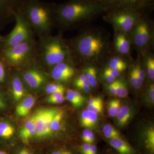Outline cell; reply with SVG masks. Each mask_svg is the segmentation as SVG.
<instances>
[{
  "mask_svg": "<svg viewBox=\"0 0 154 154\" xmlns=\"http://www.w3.org/2000/svg\"><path fill=\"white\" fill-rule=\"evenodd\" d=\"M0 154H8L4 151L0 149Z\"/></svg>",
  "mask_w": 154,
  "mask_h": 154,
  "instance_id": "obj_51",
  "label": "cell"
},
{
  "mask_svg": "<svg viewBox=\"0 0 154 154\" xmlns=\"http://www.w3.org/2000/svg\"><path fill=\"white\" fill-rule=\"evenodd\" d=\"M63 96H64V93H63V92H56V93H53V94H50V96L48 98L47 100L56 99V98H60V97Z\"/></svg>",
  "mask_w": 154,
  "mask_h": 154,
  "instance_id": "obj_44",
  "label": "cell"
},
{
  "mask_svg": "<svg viewBox=\"0 0 154 154\" xmlns=\"http://www.w3.org/2000/svg\"><path fill=\"white\" fill-rule=\"evenodd\" d=\"M109 67L120 72L127 68V63L121 58L114 57L109 61Z\"/></svg>",
  "mask_w": 154,
  "mask_h": 154,
  "instance_id": "obj_22",
  "label": "cell"
},
{
  "mask_svg": "<svg viewBox=\"0 0 154 154\" xmlns=\"http://www.w3.org/2000/svg\"><path fill=\"white\" fill-rule=\"evenodd\" d=\"M149 95L150 99L152 102L154 101V84H152L149 87Z\"/></svg>",
  "mask_w": 154,
  "mask_h": 154,
  "instance_id": "obj_46",
  "label": "cell"
},
{
  "mask_svg": "<svg viewBox=\"0 0 154 154\" xmlns=\"http://www.w3.org/2000/svg\"><path fill=\"white\" fill-rule=\"evenodd\" d=\"M130 116L131 111L129 107L125 105L121 106L118 114L116 116L119 125L121 126L125 125Z\"/></svg>",
  "mask_w": 154,
  "mask_h": 154,
  "instance_id": "obj_20",
  "label": "cell"
},
{
  "mask_svg": "<svg viewBox=\"0 0 154 154\" xmlns=\"http://www.w3.org/2000/svg\"><path fill=\"white\" fill-rule=\"evenodd\" d=\"M84 72L91 87H96L98 83L97 71L96 69L94 66H89L84 69Z\"/></svg>",
  "mask_w": 154,
  "mask_h": 154,
  "instance_id": "obj_21",
  "label": "cell"
},
{
  "mask_svg": "<svg viewBox=\"0 0 154 154\" xmlns=\"http://www.w3.org/2000/svg\"><path fill=\"white\" fill-rule=\"evenodd\" d=\"M74 83V84H82L90 86L88 79H87L86 75L84 73L80 75L79 76L77 77L76 79H75Z\"/></svg>",
  "mask_w": 154,
  "mask_h": 154,
  "instance_id": "obj_34",
  "label": "cell"
},
{
  "mask_svg": "<svg viewBox=\"0 0 154 154\" xmlns=\"http://www.w3.org/2000/svg\"><path fill=\"white\" fill-rule=\"evenodd\" d=\"M12 92L14 99L19 101L23 98L25 95V90L22 80L19 77L15 76L12 82Z\"/></svg>",
  "mask_w": 154,
  "mask_h": 154,
  "instance_id": "obj_18",
  "label": "cell"
},
{
  "mask_svg": "<svg viewBox=\"0 0 154 154\" xmlns=\"http://www.w3.org/2000/svg\"><path fill=\"white\" fill-rule=\"evenodd\" d=\"M91 144L85 143L81 146V151L83 154H87L90 153Z\"/></svg>",
  "mask_w": 154,
  "mask_h": 154,
  "instance_id": "obj_42",
  "label": "cell"
},
{
  "mask_svg": "<svg viewBox=\"0 0 154 154\" xmlns=\"http://www.w3.org/2000/svg\"><path fill=\"white\" fill-rule=\"evenodd\" d=\"M106 6L108 10L128 7L142 10L149 3L148 0H92ZM108 10V11H109Z\"/></svg>",
  "mask_w": 154,
  "mask_h": 154,
  "instance_id": "obj_10",
  "label": "cell"
},
{
  "mask_svg": "<svg viewBox=\"0 0 154 154\" xmlns=\"http://www.w3.org/2000/svg\"><path fill=\"white\" fill-rule=\"evenodd\" d=\"M121 107L120 100L117 99L111 100L108 105V113L109 116L112 117L116 116Z\"/></svg>",
  "mask_w": 154,
  "mask_h": 154,
  "instance_id": "obj_23",
  "label": "cell"
},
{
  "mask_svg": "<svg viewBox=\"0 0 154 154\" xmlns=\"http://www.w3.org/2000/svg\"><path fill=\"white\" fill-rule=\"evenodd\" d=\"M96 152H97V147L96 146L91 144L90 153H96Z\"/></svg>",
  "mask_w": 154,
  "mask_h": 154,
  "instance_id": "obj_49",
  "label": "cell"
},
{
  "mask_svg": "<svg viewBox=\"0 0 154 154\" xmlns=\"http://www.w3.org/2000/svg\"><path fill=\"white\" fill-rule=\"evenodd\" d=\"M146 147L153 153L154 152V128H150L146 132Z\"/></svg>",
  "mask_w": 154,
  "mask_h": 154,
  "instance_id": "obj_27",
  "label": "cell"
},
{
  "mask_svg": "<svg viewBox=\"0 0 154 154\" xmlns=\"http://www.w3.org/2000/svg\"><path fill=\"white\" fill-rule=\"evenodd\" d=\"M5 71L4 64L0 61V82H3L5 79Z\"/></svg>",
  "mask_w": 154,
  "mask_h": 154,
  "instance_id": "obj_40",
  "label": "cell"
},
{
  "mask_svg": "<svg viewBox=\"0 0 154 154\" xmlns=\"http://www.w3.org/2000/svg\"><path fill=\"white\" fill-rule=\"evenodd\" d=\"M18 154H32L28 150L25 149H23L19 151Z\"/></svg>",
  "mask_w": 154,
  "mask_h": 154,
  "instance_id": "obj_50",
  "label": "cell"
},
{
  "mask_svg": "<svg viewBox=\"0 0 154 154\" xmlns=\"http://www.w3.org/2000/svg\"><path fill=\"white\" fill-rule=\"evenodd\" d=\"M147 72L149 78L152 80L154 79V59L152 56H149L146 60Z\"/></svg>",
  "mask_w": 154,
  "mask_h": 154,
  "instance_id": "obj_30",
  "label": "cell"
},
{
  "mask_svg": "<svg viewBox=\"0 0 154 154\" xmlns=\"http://www.w3.org/2000/svg\"><path fill=\"white\" fill-rule=\"evenodd\" d=\"M130 81L133 87L135 89H139L142 85L140 82L134 67L132 68L130 73Z\"/></svg>",
  "mask_w": 154,
  "mask_h": 154,
  "instance_id": "obj_29",
  "label": "cell"
},
{
  "mask_svg": "<svg viewBox=\"0 0 154 154\" xmlns=\"http://www.w3.org/2000/svg\"><path fill=\"white\" fill-rule=\"evenodd\" d=\"M128 92L126 84L123 80H116V95L119 98H125L127 96Z\"/></svg>",
  "mask_w": 154,
  "mask_h": 154,
  "instance_id": "obj_26",
  "label": "cell"
},
{
  "mask_svg": "<svg viewBox=\"0 0 154 154\" xmlns=\"http://www.w3.org/2000/svg\"><path fill=\"white\" fill-rule=\"evenodd\" d=\"M147 23L145 20L141 19L132 30L133 41L140 49L147 46L150 40V30Z\"/></svg>",
  "mask_w": 154,
  "mask_h": 154,
  "instance_id": "obj_9",
  "label": "cell"
},
{
  "mask_svg": "<svg viewBox=\"0 0 154 154\" xmlns=\"http://www.w3.org/2000/svg\"><path fill=\"white\" fill-rule=\"evenodd\" d=\"M92 131L90 130L87 129L83 131L82 135V139L84 142L88 143L89 138Z\"/></svg>",
  "mask_w": 154,
  "mask_h": 154,
  "instance_id": "obj_35",
  "label": "cell"
},
{
  "mask_svg": "<svg viewBox=\"0 0 154 154\" xmlns=\"http://www.w3.org/2000/svg\"><path fill=\"white\" fill-rule=\"evenodd\" d=\"M36 131L33 116L25 122L19 132V135L24 143H28L31 137L36 135Z\"/></svg>",
  "mask_w": 154,
  "mask_h": 154,
  "instance_id": "obj_13",
  "label": "cell"
},
{
  "mask_svg": "<svg viewBox=\"0 0 154 154\" xmlns=\"http://www.w3.org/2000/svg\"><path fill=\"white\" fill-rule=\"evenodd\" d=\"M104 72L107 73L109 74L115 78H116L117 77L119 76V74H120V72H119L113 69L110 68L109 67L105 69Z\"/></svg>",
  "mask_w": 154,
  "mask_h": 154,
  "instance_id": "obj_37",
  "label": "cell"
},
{
  "mask_svg": "<svg viewBox=\"0 0 154 154\" xmlns=\"http://www.w3.org/2000/svg\"><path fill=\"white\" fill-rule=\"evenodd\" d=\"M115 48L122 55H128L130 51V42L125 33L119 32L115 38Z\"/></svg>",
  "mask_w": 154,
  "mask_h": 154,
  "instance_id": "obj_14",
  "label": "cell"
},
{
  "mask_svg": "<svg viewBox=\"0 0 154 154\" xmlns=\"http://www.w3.org/2000/svg\"><path fill=\"white\" fill-rule=\"evenodd\" d=\"M103 104L102 100L100 97H94L89 99L88 105H97Z\"/></svg>",
  "mask_w": 154,
  "mask_h": 154,
  "instance_id": "obj_36",
  "label": "cell"
},
{
  "mask_svg": "<svg viewBox=\"0 0 154 154\" xmlns=\"http://www.w3.org/2000/svg\"><path fill=\"white\" fill-rule=\"evenodd\" d=\"M72 93L74 96L75 97L76 99L79 101V102L80 104H81L82 105L83 104H84V102H85V99H84V97H83L82 95L81 94H80L79 92L73 91V90H72Z\"/></svg>",
  "mask_w": 154,
  "mask_h": 154,
  "instance_id": "obj_38",
  "label": "cell"
},
{
  "mask_svg": "<svg viewBox=\"0 0 154 154\" xmlns=\"http://www.w3.org/2000/svg\"><path fill=\"white\" fill-rule=\"evenodd\" d=\"M54 108L38 109L33 115L36 127V137L41 138L47 137L52 131L50 125L53 118L57 111Z\"/></svg>",
  "mask_w": 154,
  "mask_h": 154,
  "instance_id": "obj_8",
  "label": "cell"
},
{
  "mask_svg": "<svg viewBox=\"0 0 154 154\" xmlns=\"http://www.w3.org/2000/svg\"><path fill=\"white\" fill-rule=\"evenodd\" d=\"M35 99L32 95H29L22 100L17 105L16 109V113L19 117L27 116L35 104Z\"/></svg>",
  "mask_w": 154,
  "mask_h": 154,
  "instance_id": "obj_15",
  "label": "cell"
},
{
  "mask_svg": "<svg viewBox=\"0 0 154 154\" xmlns=\"http://www.w3.org/2000/svg\"><path fill=\"white\" fill-rule=\"evenodd\" d=\"M47 94H51L56 92H63L64 93L65 88L60 83H49L45 88Z\"/></svg>",
  "mask_w": 154,
  "mask_h": 154,
  "instance_id": "obj_28",
  "label": "cell"
},
{
  "mask_svg": "<svg viewBox=\"0 0 154 154\" xmlns=\"http://www.w3.org/2000/svg\"><path fill=\"white\" fill-rule=\"evenodd\" d=\"M141 10L128 8H116L107 11L106 18L119 32H130L141 20Z\"/></svg>",
  "mask_w": 154,
  "mask_h": 154,
  "instance_id": "obj_5",
  "label": "cell"
},
{
  "mask_svg": "<svg viewBox=\"0 0 154 154\" xmlns=\"http://www.w3.org/2000/svg\"><path fill=\"white\" fill-rule=\"evenodd\" d=\"M87 154H96V153H89Z\"/></svg>",
  "mask_w": 154,
  "mask_h": 154,
  "instance_id": "obj_53",
  "label": "cell"
},
{
  "mask_svg": "<svg viewBox=\"0 0 154 154\" xmlns=\"http://www.w3.org/2000/svg\"><path fill=\"white\" fill-rule=\"evenodd\" d=\"M148 1L149 3L151 2H152L153 0H148Z\"/></svg>",
  "mask_w": 154,
  "mask_h": 154,
  "instance_id": "obj_52",
  "label": "cell"
},
{
  "mask_svg": "<svg viewBox=\"0 0 154 154\" xmlns=\"http://www.w3.org/2000/svg\"><path fill=\"white\" fill-rule=\"evenodd\" d=\"M98 114L89 110L83 111L81 115V124L88 128L94 127L98 120Z\"/></svg>",
  "mask_w": 154,
  "mask_h": 154,
  "instance_id": "obj_17",
  "label": "cell"
},
{
  "mask_svg": "<svg viewBox=\"0 0 154 154\" xmlns=\"http://www.w3.org/2000/svg\"><path fill=\"white\" fill-rule=\"evenodd\" d=\"M6 107L5 102L2 96L0 95V109H3Z\"/></svg>",
  "mask_w": 154,
  "mask_h": 154,
  "instance_id": "obj_48",
  "label": "cell"
},
{
  "mask_svg": "<svg viewBox=\"0 0 154 154\" xmlns=\"http://www.w3.org/2000/svg\"><path fill=\"white\" fill-rule=\"evenodd\" d=\"M87 110L98 114L101 113L103 110V104L94 105H88Z\"/></svg>",
  "mask_w": 154,
  "mask_h": 154,
  "instance_id": "obj_32",
  "label": "cell"
},
{
  "mask_svg": "<svg viewBox=\"0 0 154 154\" xmlns=\"http://www.w3.org/2000/svg\"><path fill=\"white\" fill-rule=\"evenodd\" d=\"M66 98L69 102H71V103L74 107H77V108L82 107V105L80 104L79 101L76 99L75 96H74L72 93V90L69 89L67 91Z\"/></svg>",
  "mask_w": 154,
  "mask_h": 154,
  "instance_id": "obj_31",
  "label": "cell"
},
{
  "mask_svg": "<svg viewBox=\"0 0 154 154\" xmlns=\"http://www.w3.org/2000/svg\"><path fill=\"white\" fill-rule=\"evenodd\" d=\"M51 154H73L71 152L65 150H60L53 152Z\"/></svg>",
  "mask_w": 154,
  "mask_h": 154,
  "instance_id": "obj_47",
  "label": "cell"
},
{
  "mask_svg": "<svg viewBox=\"0 0 154 154\" xmlns=\"http://www.w3.org/2000/svg\"><path fill=\"white\" fill-rule=\"evenodd\" d=\"M23 79L30 88L37 89L46 82V78L42 72L36 69H30L24 72Z\"/></svg>",
  "mask_w": 154,
  "mask_h": 154,
  "instance_id": "obj_12",
  "label": "cell"
},
{
  "mask_svg": "<svg viewBox=\"0 0 154 154\" xmlns=\"http://www.w3.org/2000/svg\"><path fill=\"white\" fill-rule=\"evenodd\" d=\"M102 131L106 138L110 139L120 137L119 132L115 128L110 124H106L103 127Z\"/></svg>",
  "mask_w": 154,
  "mask_h": 154,
  "instance_id": "obj_25",
  "label": "cell"
},
{
  "mask_svg": "<svg viewBox=\"0 0 154 154\" xmlns=\"http://www.w3.org/2000/svg\"><path fill=\"white\" fill-rule=\"evenodd\" d=\"M35 52V43L32 39L14 47L5 48L4 55L12 65L19 66L33 58Z\"/></svg>",
  "mask_w": 154,
  "mask_h": 154,
  "instance_id": "obj_7",
  "label": "cell"
},
{
  "mask_svg": "<svg viewBox=\"0 0 154 154\" xmlns=\"http://www.w3.org/2000/svg\"><path fill=\"white\" fill-rule=\"evenodd\" d=\"M74 85L77 88L84 92H88L91 90V87L90 85H87L82 84H75Z\"/></svg>",
  "mask_w": 154,
  "mask_h": 154,
  "instance_id": "obj_39",
  "label": "cell"
},
{
  "mask_svg": "<svg viewBox=\"0 0 154 154\" xmlns=\"http://www.w3.org/2000/svg\"><path fill=\"white\" fill-rule=\"evenodd\" d=\"M39 48L40 58L48 66H54L70 56V50L60 36H42Z\"/></svg>",
  "mask_w": 154,
  "mask_h": 154,
  "instance_id": "obj_4",
  "label": "cell"
},
{
  "mask_svg": "<svg viewBox=\"0 0 154 154\" xmlns=\"http://www.w3.org/2000/svg\"><path fill=\"white\" fill-rule=\"evenodd\" d=\"M48 103L52 104H60L64 102L65 100L64 96H62L56 99L47 100Z\"/></svg>",
  "mask_w": 154,
  "mask_h": 154,
  "instance_id": "obj_41",
  "label": "cell"
},
{
  "mask_svg": "<svg viewBox=\"0 0 154 154\" xmlns=\"http://www.w3.org/2000/svg\"><path fill=\"white\" fill-rule=\"evenodd\" d=\"M63 117V112L62 110H57L55 115L54 116L50 125L51 131H56L60 129L61 122Z\"/></svg>",
  "mask_w": 154,
  "mask_h": 154,
  "instance_id": "obj_24",
  "label": "cell"
},
{
  "mask_svg": "<svg viewBox=\"0 0 154 154\" xmlns=\"http://www.w3.org/2000/svg\"><path fill=\"white\" fill-rule=\"evenodd\" d=\"M136 72L137 74L138 77L139 79L141 84L142 85L143 83L144 79L145 77L144 71L140 65L139 64L137 65L136 66H134Z\"/></svg>",
  "mask_w": 154,
  "mask_h": 154,
  "instance_id": "obj_33",
  "label": "cell"
},
{
  "mask_svg": "<svg viewBox=\"0 0 154 154\" xmlns=\"http://www.w3.org/2000/svg\"><path fill=\"white\" fill-rule=\"evenodd\" d=\"M110 144L121 154H132V148L121 137L110 139Z\"/></svg>",
  "mask_w": 154,
  "mask_h": 154,
  "instance_id": "obj_16",
  "label": "cell"
},
{
  "mask_svg": "<svg viewBox=\"0 0 154 154\" xmlns=\"http://www.w3.org/2000/svg\"><path fill=\"white\" fill-rule=\"evenodd\" d=\"M108 8L92 0H71L54 9V17L59 24L68 26L90 20Z\"/></svg>",
  "mask_w": 154,
  "mask_h": 154,
  "instance_id": "obj_1",
  "label": "cell"
},
{
  "mask_svg": "<svg viewBox=\"0 0 154 154\" xmlns=\"http://www.w3.org/2000/svg\"><path fill=\"white\" fill-rule=\"evenodd\" d=\"M14 132L15 129L10 123L6 122H0V138L8 139L14 135Z\"/></svg>",
  "mask_w": 154,
  "mask_h": 154,
  "instance_id": "obj_19",
  "label": "cell"
},
{
  "mask_svg": "<svg viewBox=\"0 0 154 154\" xmlns=\"http://www.w3.org/2000/svg\"><path fill=\"white\" fill-rule=\"evenodd\" d=\"M103 75H104V79L107 81V82L109 83H112L116 80L115 78L112 76V75H111L105 72H104Z\"/></svg>",
  "mask_w": 154,
  "mask_h": 154,
  "instance_id": "obj_45",
  "label": "cell"
},
{
  "mask_svg": "<svg viewBox=\"0 0 154 154\" xmlns=\"http://www.w3.org/2000/svg\"><path fill=\"white\" fill-rule=\"evenodd\" d=\"M75 69L65 61L53 66L51 75L53 79L58 82H66L74 76Z\"/></svg>",
  "mask_w": 154,
  "mask_h": 154,
  "instance_id": "obj_11",
  "label": "cell"
},
{
  "mask_svg": "<svg viewBox=\"0 0 154 154\" xmlns=\"http://www.w3.org/2000/svg\"><path fill=\"white\" fill-rule=\"evenodd\" d=\"M116 80H115L114 82L112 83H110L109 86H108V89L109 91L111 94L113 95H116Z\"/></svg>",
  "mask_w": 154,
  "mask_h": 154,
  "instance_id": "obj_43",
  "label": "cell"
},
{
  "mask_svg": "<svg viewBox=\"0 0 154 154\" xmlns=\"http://www.w3.org/2000/svg\"><path fill=\"white\" fill-rule=\"evenodd\" d=\"M24 11L32 29L41 36L47 35L52 27L54 9L34 0L29 3Z\"/></svg>",
  "mask_w": 154,
  "mask_h": 154,
  "instance_id": "obj_3",
  "label": "cell"
},
{
  "mask_svg": "<svg viewBox=\"0 0 154 154\" xmlns=\"http://www.w3.org/2000/svg\"><path fill=\"white\" fill-rule=\"evenodd\" d=\"M108 39L96 30H87L72 41L71 49L78 58L88 62L96 61L105 58L109 50Z\"/></svg>",
  "mask_w": 154,
  "mask_h": 154,
  "instance_id": "obj_2",
  "label": "cell"
},
{
  "mask_svg": "<svg viewBox=\"0 0 154 154\" xmlns=\"http://www.w3.org/2000/svg\"><path fill=\"white\" fill-rule=\"evenodd\" d=\"M16 25L5 40V48L14 47L33 39V31L25 15L22 12L14 15Z\"/></svg>",
  "mask_w": 154,
  "mask_h": 154,
  "instance_id": "obj_6",
  "label": "cell"
}]
</instances>
